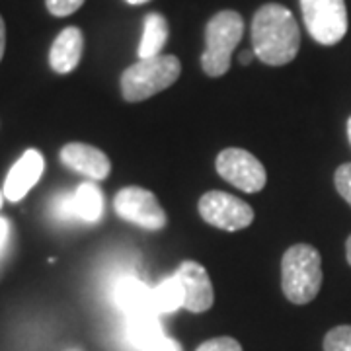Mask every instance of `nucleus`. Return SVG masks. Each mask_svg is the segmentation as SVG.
<instances>
[{"mask_svg": "<svg viewBox=\"0 0 351 351\" xmlns=\"http://www.w3.org/2000/svg\"><path fill=\"white\" fill-rule=\"evenodd\" d=\"M113 209L119 219L135 223L147 230H160L166 226V213L156 195L149 189L137 186L121 189L113 199Z\"/></svg>", "mask_w": 351, "mask_h": 351, "instance_id": "obj_7", "label": "nucleus"}, {"mask_svg": "<svg viewBox=\"0 0 351 351\" xmlns=\"http://www.w3.org/2000/svg\"><path fill=\"white\" fill-rule=\"evenodd\" d=\"M45 170V160L43 154L36 149L25 151L20 160L10 168V172L4 180V197L12 203L22 201L27 195V191L34 188L39 182V178Z\"/></svg>", "mask_w": 351, "mask_h": 351, "instance_id": "obj_11", "label": "nucleus"}, {"mask_svg": "<svg viewBox=\"0 0 351 351\" xmlns=\"http://www.w3.org/2000/svg\"><path fill=\"white\" fill-rule=\"evenodd\" d=\"M254 55H256V53H254V51H250V49L242 51V53H240L239 61H240V63H242V64H250V63H252V59H254Z\"/></svg>", "mask_w": 351, "mask_h": 351, "instance_id": "obj_25", "label": "nucleus"}, {"mask_svg": "<svg viewBox=\"0 0 351 351\" xmlns=\"http://www.w3.org/2000/svg\"><path fill=\"white\" fill-rule=\"evenodd\" d=\"M252 45L262 63L289 64L301 47V32L295 16L281 4H263L252 20Z\"/></svg>", "mask_w": 351, "mask_h": 351, "instance_id": "obj_1", "label": "nucleus"}, {"mask_svg": "<svg viewBox=\"0 0 351 351\" xmlns=\"http://www.w3.org/2000/svg\"><path fill=\"white\" fill-rule=\"evenodd\" d=\"M217 172L230 186L246 193H256L265 186V168L263 164L242 149H226L217 156Z\"/></svg>", "mask_w": 351, "mask_h": 351, "instance_id": "obj_8", "label": "nucleus"}, {"mask_svg": "<svg viewBox=\"0 0 351 351\" xmlns=\"http://www.w3.org/2000/svg\"><path fill=\"white\" fill-rule=\"evenodd\" d=\"M195 351H242V346L234 338H213L203 341Z\"/></svg>", "mask_w": 351, "mask_h": 351, "instance_id": "obj_21", "label": "nucleus"}, {"mask_svg": "<svg viewBox=\"0 0 351 351\" xmlns=\"http://www.w3.org/2000/svg\"><path fill=\"white\" fill-rule=\"evenodd\" d=\"M55 211L61 219H80L86 223H98L104 213V195L92 182L80 184L75 193L63 195L57 201Z\"/></svg>", "mask_w": 351, "mask_h": 351, "instance_id": "obj_10", "label": "nucleus"}, {"mask_svg": "<svg viewBox=\"0 0 351 351\" xmlns=\"http://www.w3.org/2000/svg\"><path fill=\"white\" fill-rule=\"evenodd\" d=\"M145 351H184V348H182V343L178 339L164 336V338L158 339L156 343H152L151 348Z\"/></svg>", "mask_w": 351, "mask_h": 351, "instance_id": "obj_22", "label": "nucleus"}, {"mask_svg": "<svg viewBox=\"0 0 351 351\" xmlns=\"http://www.w3.org/2000/svg\"><path fill=\"white\" fill-rule=\"evenodd\" d=\"M127 4H133V6H138V4H145V2H151V0H125Z\"/></svg>", "mask_w": 351, "mask_h": 351, "instance_id": "obj_27", "label": "nucleus"}, {"mask_svg": "<svg viewBox=\"0 0 351 351\" xmlns=\"http://www.w3.org/2000/svg\"><path fill=\"white\" fill-rule=\"evenodd\" d=\"M348 137H350V143H351V117H350V121H348Z\"/></svg>", "mask_w": 351, "mask_h": 351, "instance_id": "obj_29", "label": "nucleus"}, {"mask_svg": "<svg viewBox=\"0 0 351 351\" xmlns=\"http://www.w3.org/2000/svg\"><path fill=\"white\" fill-rule=\"evenodd\" d=\"M127 339L133 348L138 351H145L151 348L152 343H156L158 339L164 338L162 324L158 314L152 311H145V313L129 314L127 316Z\"/></svg>", "mask_w": 351, "mask_h": 351, "instance_id": "obj_15", "label": "nucleus"}, {"mask_svg": "<svg viewBox=\"0 0 351 351\" xmlns=\"http://www.w3.org/2000/svg\"><path fill=\"white\" fill-rule=\"evenodd\" d=\"M334 182H336V189L339 195L351 205V162L339 166L334 176Z\"/></svg>", "mask_w": 351, "mask_h": 351, "instance_id": "obj_20", "label": "nucleus"}, {"mask_svg": "<svg viewBox=\"0 0 351 351\" xmlns=\"http://www.w3.org/2000/svg\"><path fill=\"white\" fill-rule=\"evenodd\" d=\"M324 351H351V326L332 328L324 338Z\"/></svg>", "mask_w": 351, "mask_h": 351, "instance_id": "obj_18", "label": "nucleus"}, {"mask_svg": "<svg viewBox=\"0 0 351 351\" xmlns=\"http://www.w3.org/2000/svg\"><path fill=\"white\" fill-rule=\"evenodd\" d=\"M346 256H348V262H350L351 265V237L348 239V242H346Z\"/></svg>", "mask_w": 351, "mask_h": 351, "instance_id": "obj_26", "label": "nucleus"}, {"mask_svg": "<svg viewBox=\"0 0 351 351\" xmlns=\"http://www.w3.org/2000/svg\"><path fill=\"white\" fill-rule=\"evenodd\" d=\"M178 279L182 281L184 287V295H186V302L184 308L189 313H205L213 306L215 291L213 283L209 279L207 269L197 262H182V265L176 271Z\"/></svg>", "mask_w": 351, "mask_h": 351, "instance_id": "obj_9", "label": "nucleus"}, {"mask_svg": "<svg viewBox=\"0 0 351 351\" xmlns=\"http://www.w3.org/2000/svg\"><path fill=\"white\" fill-rule=\"evenodd\" d=\"M4 199H6V197H4V191L0 189V209H2V203H4Z\"/></svg>", "mask_w": 351, "mask_h": 351, "instance_id": "obj_28", "label": "nucleus"}, {"mask_svg": "<svg viewBox=\"0 0 351 351\" xmlns=\"http://www.w3.org/2000/svg\"><path fill=\"white\" fill-rule=\"evenodd\" d=\"M184 302H186L184 287L176 274L166 277L164 281H160L152 289V308L156 314L176 313V311L184 308Z\"/></svg>", "mask_w": 351, "mask_h": 351, "instance_id": "obj_17", "label": "nucleus"}, {"mask_svg": "<svg viewBox=\"0 0 351 351\" xmlns=\"http://www.w3.org/2000/svg\"><path fill=\"white\" fill-rule=\"evenodd\" d=\"M304 25L320 45H336L348 34L346 0H301Z\"/></svg>", "mask_w": 351, "mask_h": 351, "instance_id": "obj_5", "label": "nucleus"}, {"mask_svg": "<svg viewBox=\"0 0 351 351\" xmlns=\"http://www.w3.org/2000/svg\"><path fill=\"white\" fill-rule=\"evenodd\" d=\"M82 51H84V36L82 32L69 25L63 32L55 38L49 51V64L51 69L57 75H69L73 73L80 59H82Z\"/></svg>", "mask_w": 351, "mask_h": 351, "instance_id": "obj_13", "label": "nucleus"}, {"mask_svg": "<svg viewBox=\"0 0 351 351\" xmlns=\"http://www.w3.org/2000/svg\"><path fill=\"white\" fill-rule=\"evenodd\" d=\"M244 20L234 10L215 14L205 27V51L201 55V69L205 75L223 76L230 69L232 51L242 39Z\"/></svg>", "mask_w": 351, "mask_h": 351, "instance_id": "obj_3", "label": "nucleus"}, {"mask_svg": "<svg viewBox=\"0 0 351 351\" xmlns=\"http://www.w3.org/2000/svg\"><path fill=\"white\" fill-rule=\"evenodd\" d=\"M4 49H6V24L0 16V61L4 57Z\"/></svg>", "mask_w": 351, "mask_h": 351, "instance_id": "obj_24", "label": "nucleus"}, {"mask_svg": "<svg viewBox=\"0 0 351 351\" xmlns=\"http://www.w3.org/2000/svg\"><path fill=\"white\" fill-rule=\"evenodd\" d=\"M182 73V63L174 55L138 59L121 75V94L127 101H143L170 88Z\"/></svg>", "mask_w": 351, "mask_h": 351, "instance_id": "obj_4", "label": "nucleus"}, {"mask_svg": "<svg viewBox=\"0 0 351 351\" xmlns=\"http://www.w3.org/2000/svg\"><path fill=\"white\" fill-rule=\"evenodd\" d=\"M322 287V258L311 244L291 246L281 260V289L295 304L314 301Z\"/></svg>", "mask_w": 351, "mask_h": 351, "instance_id": "obj_2", "label": "nucleus"}, {"mask_svg": "<svg viewBox=\"0 0 351 351\" xmlns=\"http://www.w3.org/2000/svg\"><path fill=\"white\" fill-rule=\"evenodd\" d=\"M86 0H45V6L53 16L57 18H64V16H71L76 10H80V6L84 4Z\"/></svg>", "mask_w": 351, "mask_h": 351, "instance_id": "obj_19", "label": "nucleus"}, {"mask_svg": "<svg viewBox=\"0 0 351 351\" xmlns=\"http://www.w3.org/2000/svg\"><path fill=\"white\" fill-rule=\"evenodd\" d=\"M8 234H10V223L4 217H0V250L4 248V244L8 240Z\"/></svg>", "mask_w": 351, "mask_h": 351, "instance_id": "obj_23", "label": "nucleus"}, {"mask_svg": "<svg viewBox=\"0 0 351 351\" xmlns=\"http://www.w3.org/2000/svg\"><path fill=\"white\" fill-rule=\"evenodd\" d=\"M61 162L75 170L78 174H84L96 182L106 180L112 170L110 158L96 147L84 143H69L61 151Z\"/></svg>", "mask_w": 351, "mask_h": 351, "instance_id": "obj_12", "label": "nucleus"}, {"mask_svg": "<svg viewBox=\"0 0 351 351\" xmlns=\"http://www.w3.org/2000/svg\"><path fill=\"white\" fill-rule=\"evenodd\" d=\"M201 219L221 230L237 232L254 223V209L246 201L225 191H209L199 199Z\"/></svg>", "mask_w": 351, "mask_h": 351, "instance_id": "obj_6", "label": "nucleus"}, {"mask_svg": "<svg viewBox=\"0 0 351 351\" xmlns=\"http://www.w3.org/2000/svg\"><path fill=\"white\" fill-rule=\"evenodd\" d=\"M168 36H170V27L162 14H147L143 22V38L138 43V59H151L162 55Z\"/></svg>", "mask_w": 351, "mask_h": 351, "instance_id": "obj_16", "label": "nucleus"}, {"mask_svg": "<svg viewBox=\"0 0 351 351\" xmlns=\"http://www.w3.org/2000/svg\"><path fill=\"white\" fill-rule=\"evenodd\" d=\"M113 302L117 304L119 311L129 314L145 313L152 311V289L147 287L143 281L135 277H125L113 287Z\"/></svg>", "mask_w": 351, "mask_h": 351, "instance_id": "obj_14", "label": "nucleus"}]
</instances>
